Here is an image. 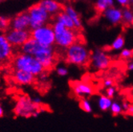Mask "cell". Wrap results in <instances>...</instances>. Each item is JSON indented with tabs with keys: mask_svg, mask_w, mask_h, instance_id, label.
Here are the masks:
<instances>
[{
	"mask_svg": "<svg viewBox=\"0 0 133 132\" xmlns=\"http://www.w3.org/2000/svg\"><path fill=\"white\" fill-rule=\"evenodd\" d=\"M20 51L21 53L30 54L36 58L43 66L44 71H48L55 65L57 55L54 46H43L31 38L21 46Z\"/></svg>",
	"mask_w": 133,
	"mask_h": 132,
	"instance_id": "1",
	"label": "cell"
},
{
	"mask_svg": "<svg viewBox=\"0 0 133 132\" xmlns=\"http://www.w3.org/2000/svg\"><path fill=\"white\" fill-rule=\"evenodd\" d=\"M91 52L81 41L76 42L65 50V62L73 66L83 67L90 64Z\"/></svg>",
	"mask_w": 133,
	"mask_h": 132,
	"instance_id": "2",
	"label": "cell"
},
{
	"mask_svg": "<svg viewBox=\"0 0 133 132\" xmlns=\"http://www.w3.org/2000/svg\"><path fill=\"white\" fill-rule=\"evenodd\" d=\"M51 26L55 33V45L59 48L66 50L74 43L80 41L77 30L68 29L57 21H55Z\"/></svg>",
	"mask_w": 133,
	"mask_h": 132,
	"instance_id": "3",
	"label": "cell"
},
{
	"mask_svg": "<svg viewBox=\"0 0 133 132\" xmlns=\"http://www.w3.org/2000/svg\"><path fill=\"white\" fill-rule=\"evenodd\" d=\"M14 70L23 71L38 77L44 71L41 63L34 56L23 53L17 54L12 59Z\"/></svg>",
	"mask_w": 133,
	"mask_h": 132,
	"instance_id": "4",
	"label": "cell"
},
{
	"mask_svg": "<svg viewBox=\"0 0 133 132\" xmlns=\"http://www.w3.org/2000/svg\"><path fill=\"white\" fill-rule=\"evenodd\" d=\"M13 111L17 117L28 119L31 117H38L42 112L45 111V109L42 106L38 107L35 105L31 98L29 96L23 95L18 97L16 100Z\"/></svg>",
	"mask_w": 133,
	"mask_h": 132,
	"instance_id": "5",
	"label": "cell"
},
{
	"mask_svg": "<svg viewBox=\"0 0 133 132\" xmlns=\"http://www.w3.org/2000/svg\"><path fill=\"white\" fill-rule=\"evenodd\" d=\"M27 13L30 16V29L31 31L47 24L51 18V15L39 3L32 5L28 9Z\"/></svg>",
	"mask_w": 133,
	"mask_h": 132,
	"instance_id": "6",
	"label": "cell"
},
{
	"mask_svg": "<svg viewBox=\"0 0 133 132\" xmlns=\"http://www.w3.org/2000/svg\"><path fill=\"white\" fill-rule=\"evenodd\" d=\"M31 36L33 39L43 46H52L55 45V33L52 26L50 24H46L31 31Z\"/></svg>",
	"mask_w": 133,
	"mask_h": 132,
	"instance_id": "7",
	"label": "cell"
},
{
	"mask_svg": "<svg viewBox=\"0 0 133 132\" xmlns=\"http://www.w3.org/2000/svg\"><path fill=\"white\" fill-rule=\"evenodd\" d=\"M111 64L109 54L102 49H96L91 54L90 65L95 71H105Z\"/></svg>",
	"mask_w": 133,
	"mask_h": 132,
	"instance_id": "8",
	"label": "cell"
},
{
	"mask_svg": "<svg viewBox=\"0 0 133 132\" xmlns=\"http://www.w3.org/2000/svg\"><path fill=\"white\" fill-rule=\"evenodd\" d=\"M5 35L7 40L9 41L13 47H21V46L28 40L31 39V31H17V30H8Z\"/></svg>",
	"mask_w": 133,
	"mask_h": 132,
	"instance_id": "9",
	"label": "cell"
},
{
	"mask_svg": "<svg viewBox=\"0 0 133 132\" xmlns=\"http://www.w3.org/2000/svg\"><path fill=\"white\" fill-rule=\"evenodd\" d=\"M70 86L73 95L79 99L88 98L94 94V87L86 81H73Z\"/></svg>",
	"mask_w": 133,
	"mask_h": 132,
	"instance_id": "10",
	"label": "cell"
},
{
	"mask_svg": "<svg viewBox=\"0 0 133 132\" xmlns=\"http://www.w3.org/2000/svg\"><path fill=\"white\" fill-rule=\"evenodd\" d=\"M14 53V47L9 43L4 33L0 32V63L10 60Z\"/></svg>",
	"mask_w": 133,
	"mask_h": 132,
	"instance_id": "11",
	"label": "cell"
},
{
	"mask_svg": "<svg viewBox=\"0 0 133 132\" xmlns=\"http://www.w3.org/2000/svg\"><path fill=\"white\" fill-rule=\"evenodd\" d=\"M10 29L26 31L30 29V16L26 12H22L15 16L11 20Z\"/></svg>",
	"mask_w": 133,
	"mask_h": 132,
	"instance_id": "12",
	"label": "cell"
},
{
	"mask_svg": "<svg viewBox=\"0 0 133 132\" xmlns=\"http://www.w3.org/2000/svg\"><path fill=\"white\" fill-rule=\"evenodd\" d=\"M13 78H14V80L18 84L23 85V86L31 85L35 81V77L31 74L23 71H18V70H14Z\"/></svg>",
	"mask_w": 133,
	"mask_h": 132,
	"instance_id": "13",
	"label": "cell"
},
{
	"mask_svg": "<svg viewBox=\"0 0 133 132\" xmlns=\"http://www.w3.org/2000/svg\"><path fill=\"white\" fill-rule=\"evenodd\" d=\"M39 4L43 6L51 16L58 15L63 11L62 5L56 0H41L39 2Z\"/></svg>",
	"mask_w": 133,
	"mask_h": 132,
	"instance_id": "14",
	"label": "cell"
},
{
	"mask_svg": "<svg viewBox=\"0 0 133 132\" xmlns=\"http://www.w3.org/2000/svg\"><path fill=\"white\" fill-rule=\"evenodd\" d=\"M105 19L112 25H116L122 22V11L116 7H110L103 12Z\"/></svg>",
	"mask_w": 133,
	"mask_h": 132,
	"instance_id": "15",
	"label": "cell"
},
{
	"mask_svg": "<svg viewBox=\"0 0 133 132\" xmlns=\"http://www.w3.org/2000/svg\"><path fill=\"white\" fill-rule=\"evenodd\" d=\"M63 11L71 18V20L73 21V23L75 24V29L77 31L80 30L82 28V21H81V18H80L78 12L75 11L71 6H66L63 9Z\"/></svg>",
	"mask_w": 133,
	"mask_h": 132,
	"instance_id": "16",
	"label": "cell"
},
{
	"mask_svg": "<svg viewBox=\"0 0 133 132\" xmlns=\"http://www.w3.org/2000/svg\"><path fill=\"white\" fill-rule=\"evenodd\" d=\"M55 21L62 23L65 27L68 28V29L76 30L75 29V26L73 21L71 20V18L63 10L61 12H59L58 15H55Z\"/></svg>",
	"mask_w": 133,
	"mask_h": 132,
	"instance_id": "17",
	"label": "cell"
},
{
	"mask_svg": "<svg viewBox=\"0 0 133 132\" xmlns=\"http://www.w3.org/2000/svg\"><path fill=\"white\" fill-rule=\"evenodd\" d=\"M112 99L107 97L106 95H99L97 99V105L100 110L102 111H107L110 110V107L112 104Z\"/></svg>",
	"mask_w": 133,
	"mask_h": 132,
	"instance_id": "18",
	"label": "cell"
},
{
	"mask_svg": "<svg viewBox=\"0 0 133 132\" xmlns=\"http://www.w3.org/2000/svg\"><path fill=\"white\" fill-rule=\"evenodd\" d=\"M114 4L113 0H96V9L98 12L103 13L108 8L112 7Z\"/></svg>",
	"mask_w": 133,
	"mask_h": 132,
	"instance_id": "19",
	"label": "cell"
},
{
	"mask_svg": "<svg viewBox=\"0 0 133 132\" xmlns=\"http://www.w3.org/2000/svg\"><path fill=\"white\" fill-rule=\"evenodd\" d=\"M125 45V39L122 35H119L116 38L111 45V48L113 51H121L123 49V46Z\"/></svg>",
	"mask_w": 133,
	"mask_h": 132,
	"instance_id": "20",
	"label": "cell"
},
{
	"mask_svg": "<svg viewBox=\"0 0 133 132\" xmlns=\"http://www.w3.org/2000/svg\"><path fill=\"white\" fill-rule=\"evenodd\" d=\"M79 105L81 110H83L84 112L86 113H90L92 112L93 110V107H92V104L91 102L89 101V99L88 98H84V99H80L79 102Z\"/></svg>",
	"mask_w": 133,
	"mask_h": 132,
	"instance_id": "21",
	"label": "cell"
},
{
	"mask_svg": "<svg viewBox=\"0 0 133 132\" xmlns=\"http://www.w3.org/2000/svg\"><path fill=\"white\" fill-rule=\"evenodd\" d=\"M122 21L126 24H133V12L131 9L125 8L122 11Z\"/></svg>",
	"mask_w": 133,
	"mask_h": 132,
	"instance_id": "22",
	"label": "cell"
},
{
	"mask_svg": "<svg viewBox=\"0 0 133 132\" xmlns=\"http://www.w3.org/2000/svg\"><path fill=\"white\" fill-rule=\"evenodd\" d=\"M11 19L5 16H0V32H6L10 30Z\"/></svg>",
	"mask_w": 133,
	"mask_h": 132,
	"instance_id": "23",
	"label": "cell"
},
{
	"mask_svg": "<svg viewBox=\"0 0 133 132\" xmlns=\"http://www.w3.org/2000/svg\"><path fill=\"white\" fill-rule=\"evenodd\" d=\"M110 110L111 112V114L113 115H119L120 114H122V113L123 112V107H122V104L121 103H119V102H112V104L110 107Z\"/></svg>",
	"mask_w": 133,
	"mask_h": 132,
	"instance_id": "24",
	"label": "cell"
},
{
	"mask_svg": "<svg viewBox=\"0 0 133 132\" xmlns=\"http://www.w3.org/2000/svg\"><path fill=\"white\" fill-rule=\"evenodd\" d=\"M119 57L120 59H123V60H128V59H131L132 57V52H131V50L130 49H128V48H125V49H123L120 51V53H119Z\"/></svg>",
	"mask_w": 133,
	"mask_h": 132,
	"instance_id": "25",
	"label": "cell"
},
{
	"mask_svg": "<svg viewBox=\"0 0 133 132\" xmlns=\"http://www.w3.org/2000/svg\"><path fill=\"white\" fill-rule=\"evenodd\" d=\"M55 71H56V74H58L59 77H65L69 73L68 69L66 68V67L63 66V65L58 66V67H57L56 69H55Z\"/></svg>",
	"mask_w": 133,
	"mask_h": 132,
	"instance_id": "26",
	"label": "cell"
},
{
	"mask_svg": "<svg viewBox=\"0 0 133 132\" xmlns=\"http://www.w3.org/2000/svg\"><path fill=\"white\" fill-rule=\"evenodd\" d=\"M116 94V88L113 86V87H111L105 89V95H106L107 97L112 99V98L115 97Z\"/></svg>",
	"mask_w": 133,
	"mask_h": 132,
	"instance_id": "27",
	"label": "cell"
},
{
	"mask_svg": "<svg viewBox=\"0 0 133 132\" xmlns=\"http://www.w3.org/2000/svg\"><path fill=\"white\" fill-rule=\"evenodd\" d=\"M103 87L106 88H108V87H113L114 86V80L111 78H105L103 80Z\"/></svg>",
	"mask_w": 133,
	"mask_h": 132,
	"instance_id": "28",
	"label": "cell"
},
{
	"mask_svg": "<svg viewBox=\"0 0 133 132\" xmlns=\"http://www.w3.org/2000/svg\"><path fill=\"white\" fill-rule=\"evenodd\" d=\"M38 77H39V81H41V82H47V81H48V78H49L48 71H43V73H41Z\"/></svg>",
	"mask_w": 133,
	"mask_h": 132,
	"instance_id": "29",
	"label": "cell"
},
{
	"mask_svg": "<svg viewBox=\"0 0 133 132\" xmlns=\"http://www.w3.org/2000/svg\"><path fill=\"white\" fill-rule=\"evenodd\" d=\"M31 100L33 102V103L35 105L38 106V107H41L42 106V99L39 96H35L33 98H31Z\"/></svg>",
	"mask_w": 133,
	"mask_h": 132,
	"instance_id": "30",
	"label": "cell"
},
{
	"mask_svg": "<svg viewBox=\"0 0 133 132\" xmlns=\"http://www.w3.org/2000/svg\"><path fill=\"white\" fill-rule=\"evenodd\" d=\"M125 113L129 115H133V105L132 104H130L128 108L125 110Z\"/></svg>",
	"mask_w": 133,
	"mask_h": 132,
	"instance_id": "31",
	"label": "cell"
},
{
	"mask_svg": "<svg viewBox=\"0 0 133 132\" xmlns=\"http://www.w3.org/2000/svg\"><path fill=\"white\" fill-rule=\"evenodd\" d=\"M127 70L131 72L133 71V60H131L130 62H128L127 65Z\"/></svg>",
	"mask_w": 133,
	"mask_h": 132,
	"instance_id": "32",
	"label": "cell"
},
{
	"mask_svg": "<svg viewBox=\"0 0 133 132\" xmlns=\"http://www.w3.org/2000/svg\"><path fill=\"white\" fill-rule=\"evenodd\" d=\"M117 2L122 6H127L129 4V0H117Z\"/></svg>",
	"mask_w": 133,
	"mask_h": 132,
	"instance_id": "33",
	"label": "cell"
},
{
	"mask_svg": "<svg viewBox=\"0 0 133 132\" xmlns=\"http://www.w3.org/2000/svg\"><path fill=\"white\" fill-rule=\"evenodd\" d=\"M4 115V110H3V107L1 104V102H0V118H2Z\"/></svg>",
	"mask_w": 133,
	"mask_h": 132,
	"instance_id": "34",
	"label": "cell"
},
{
	"mask_svg": "<svg viewBox=\"0 0 133 132\" xmlns=\"http://www.w3.org/2000/svg\"><path fill=\"white\" fill-rule=\"evenodd\" d=\"M129 4L133 5V0H129Z\"/></svg>",
	"mask_w": 133,
	"mask_h": 132,
	"instance_id": "35",
	"label": "cell"
},
{
	"mask_svg": "<svg viewBox=\"0 0 133 132\" xmlns=\"http://www.w3.org/2000/svg\"><path fill=\"white\" fill-rule=\"evenodd\" d=\"M131 52H132V57H133V49L131 50Z\"/></svg>",
	"mask_w": 133,
	"mask_h": 132,
	"instance_id": "36",
	"label": "cell"
},
{
	"mask_svg": "<svg viewBox=\"0 0 133 132\" xmlns=\"http://www.w3.org/2000/svg\"><path fill=\"white\" fill-rule=\"evenodd\" d=\"M1 89H2V87H1V86H0V91H1Z\"/></svg>",
	"mask_w": 133,
	"mask_h": 132,
	"instance_id": "37",
	"label": "cell"
},
{
	"mask_svg": "<svg viewBox=\"0 0 133 132\" xmlns=\"http://www.w3.org/2000/svg\"><path fill=\"white\" fill-rule=\"evenodd\" d=\"M74 1H78V0H74Z\"/></svg>",
	"mask_w": 133,
	"mask_h": 132,
	"instance_id": "38",
	"label": "cell"
}]
</instances>
